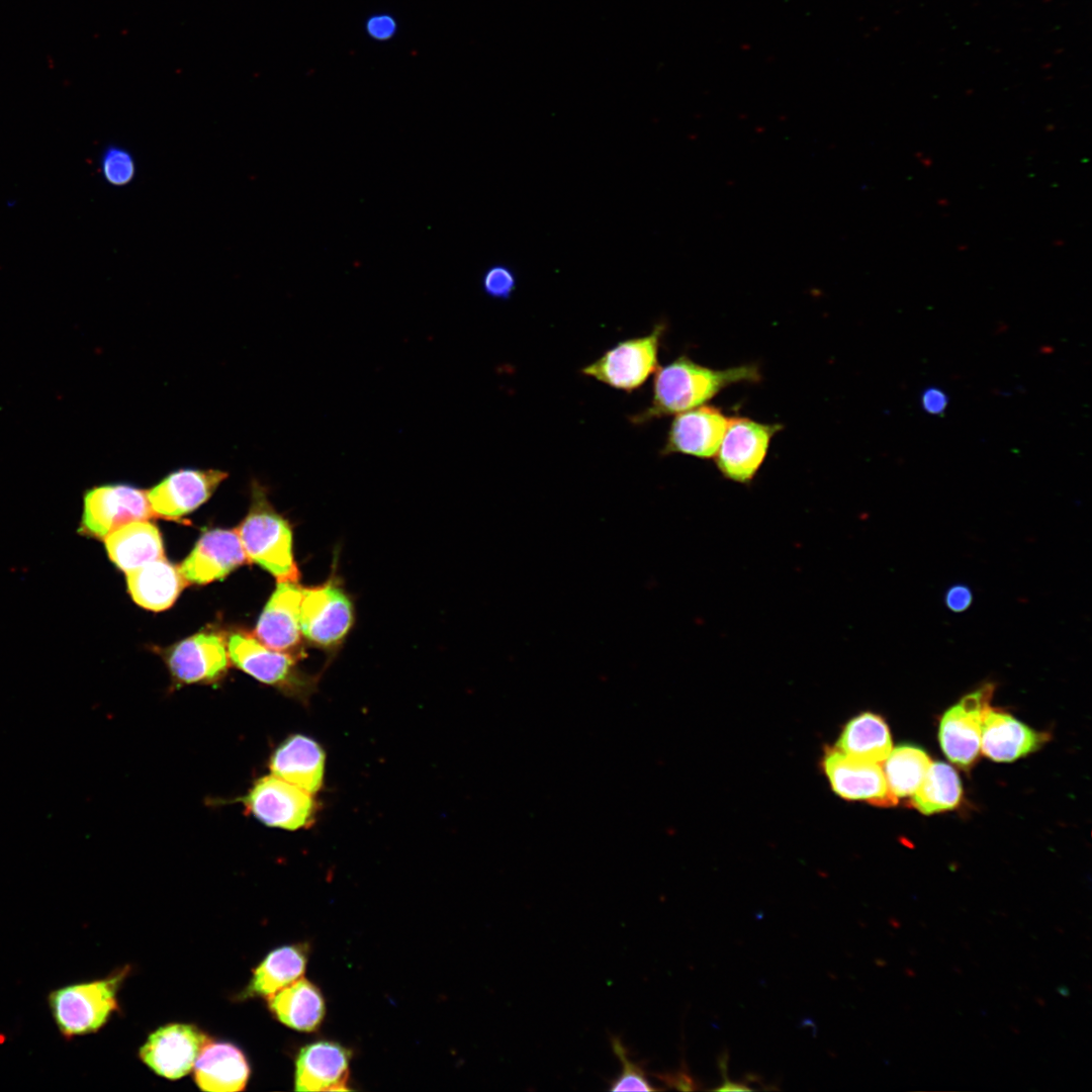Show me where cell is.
<instances>
[{
    "label": "cell",
    "mask_w": 1092,
    "mask_h": 1092,
    "mask_svg": "<svg viewBox=\"0 0 1092 1092\" xmlns=\"http://www.w3.org/2000/svg\"><path fill=\"white\" fill-rule=\"evenodd\" d=\"M365 29L372 39L384 41L394 36L397 31V22L389 14L378 13L367 19Z\"/></svg>",
    "instance_id": "obj_33"
},
{
    "label": "cell",
    "mask_w": 1092,
    "mask_h": 1092,
    "mask_svg": "<svg viewBox=\"0 0 1092 1092\" xmlns=\"http://www.w3.org/2000/svg\"><path fill=\"white\" fill-rule=\"evenodd\" d=\"M822 766L832 790L844 800L879 807H892L898 802L888 788L881 763L857 761L836 747H826Z\"/></svg>",
    "instance_id": "obj_13"
},
{
    "label": "cell",
    "mask_w": 1092,
    "mask_h": 1092,
    "mask_svg": "<svg viewBox=\"0 0 1092 1092\" xmlns=\"http://www.w3.org/2000/svg\"><path fill=\"white\" fill-rule=\"evenodd\" d=\"M962 784L958 772L947 763L930 764L919 788L912 795L914 808L924 815L951 810L962 799Z\"/></svg>",
    "instance_id": "obj_27"
},
{
    "label": "cell",
    "mask_w": 1092,
    "mask_h": 1092,
    "mask_svg": "<svg viewBox=\"0 0 1092 1092\" xmlns=\"http://www.w3.org/2000/svg\"><path fill=\"white\" fill-rule=\"evenodd\" d=\"M664 323L654 325L649 334L618 342L580 373L614 389L628 393L640 388L659 367L658 353Z\"/></svg>",
    "instance_id": "obj_6"
},
{
    "label": "cell",
    "mask_w": 1092,
    "mask_h": 1092,
    "mask_svg": "<svg viewBox=\"0 0 1092 1092\" xmlns=\"http://www.w3.org/2000/svg\"><path fill=\"white\" fill-rule=\"evenodd\" d=\"M226 477L216 469L173 471L147 491L151 509L157 518H181L205 503Z\"/></svg>",
    "instance_id": "obj_14"
},
{
    "label": "cell",
    "mask_w": 1092,
    "mask_h": 1092,
    "mask_svg": "<svg viewBox=\"0 0 1092 1092\" xmlns=\"http://www.w3.org/2000/svg\"><path fill=\"white\" fill-rule=\"evenodd\" d=\"M127 973L125 967L106 978L64 985L48 994L52 1018L63 1038L94 1033L105 1025L118 1009L116 995Z\"/></svg>",
    "instance_id": "obj_3"
},
{
    "label": "cell",
    "mask_w": 1092,
    "mask_h": 1092,
    "mask_svg": "<svg viewBox=\"0 0 1092 1092\" xmlns=\"http://www.w3.org/2000/svg\"><path fill=\"white\" fill-rule=\"evenodd\" d=\"M321 584L302 587L299 624L302 637L314 648L337 652L355 624V605L335 564Z\"/></svg>",
    "instance_id": "obj_4"
},
{
    "label": "cell",
    "mask_w": 1092,
    "mask_h": 1092,
    "mask_svg": "<svg viewBox=\"0 0 1092 1092\" xmlns=\"http://www.w3.org/2000/svg\"><path fill=\"white\" fill-rule=\"evenodd\" d=\"M948 404L946 393L937 386H929L921 393L922 410L929 415H940L945 412Z\"/></svg>",
    "instance_id": "obj_35"
},
{
    "label": "cell",
    "mask_w": 1092,
    "mask_h": 1092,
    "mask_svg": "<svg viewBox=\"0 0 1092 1092\" xmlns=\"http://www.w3.org/2000/svg\"><path fill=\"white\" fill-rule=\"evenodd\" d=\"M727 1061H728V1058H727L726 1054L722 1055L720 1057L719 1061H718L719 1062V1068L722 1071L724 1081H723L722 1085L717 1087L715 1090H719V1091L750 1090V1088L748 1086H746L745 1084H743V1083H736V1082H732V1081L729 1080V1078L727 1077V1074H726V1072H727Z\"/></svg>",
    "instance_id": "obj_36"
},
{
    "label": "cell",
    "mask_w": 1092,
    "mask_h": 1092,
    "mask_svg": "<svg viewBox=\"0 0 1092 1092\" xmlns=\"http://www.w3.org/2000/svg\"><path fill=\"white\" fill-rule=\"evenodd\" d=\"M268 1007L283 1024L300 1031H313L323 1021L325 1000L321 991L300 978L267 997Z\"/></svg>",
    "instance_id": "obj_24"
},
{
    "label": "cell",
    "mask_w": 1092,
    "mask_h": 1092,
    "mask_svg": "<svg viewBox=\"0 0 1092 1092\" xmlns=\"http://www.w3.org/2000/svg\"><path fill=\"white\" fill-rule=\"evenodd\" d=\"M104 542L111 561L125 573L165 557L160 532L148 520L119 526L104 538Z\"/></svg>",
    "instance_id": "obj_23"
},
{
    "label": "cell",
    "mask_w": 1092,
    "mask_h": 1092,
    "mask_svg": "<svg viewBox=\"0 0 1092 1092\" xmlns=\"http://www.w3.org/2000/svg\"><path fill=\"white\" fill-rule=\"evenodd\" d=\"M100 171L108 185L124 187L136 176V163L132 154L119 145H109L100 156Z\"/></svg>",
    "instance_id": "obj_30"
},
{
    "label": "cell",
    "mask_w": 1092,
    "mask_h": 1092,
    "mask_svg": "<svg viewBox=\"0 0 1092 1092\" xmlns=\"http://www.w3.org/2000/svg\"><path fill=\"white\" fill-rule=\"evenodd\" d=\"M972 603L973 593L965 583H954L945 592L944 604L953 613L965 612Z\"/></svg>",
    "instance_id": "obj_34"
},
{
    "label": "cell",
    "mask_w": 1092,
    "mask_h": 1092,
    "mask_svg": "<svg viewBox=\"0 0 1092 1092\" xmlns=\"http://www.w3.org/2000/svg\"><path fill=\"white\" fill-rule=\"evenodd\" d=\"M126 580L133 601L152 611H162L171 607L188 583L179 568L165 557L147 562L126 572Z\"/></svg>",
    "instance_id": "obj_22"
},
{
    "label": "cell",
    "mask_w": 1092,
    "mask_h": 1092,
    "mask_svg": "<svg viewBox=\"0 0 1092 1092\" xmlns=\"http://www.w3.org/2000/svg\"><path fill=\"white\" fill-rule=\"evenodd\" d=\"M236 532L250 562L269 571L277 582L299 580L291 526L271 506L260 483L252 484L249 514Z\"/></svg>",
    "instance_id": "obj_2"
},
{
    "label": "cell",
    "mask_w": 1092,
    "mask_h": 1092,
    "mask_svg": "<svg viewBox=\"0 0 1092 1092\" xmlns=\"http://www.w3.org/2000/svg\"><path fill=\"white\" fill-rule=\"evenodd\" d=\"M249 562L236 530L215 529L197 541L178 568L188 583L204 584Z\"/></svg>",
    "instance_id": "obj_17"
},
{
    "label": "cell",
    "mask_w": 1092,
    "mask_h": 1092,
    "mask_svg": "<svg viewBox=\"0 0 1092 1092\" xmlns=\"http://www.w3.org/2000/svg\"><path fill=\"white\" fill-rule=\"evenodd\" d=\"M237 802L264 825L286 830L309 826L317 811L312 794L273 775L258 779Z\"/></svg>",
    "instance_id": "obj_7"
},
{
    "label": "cell",
    "mask_w": 1092,
    "mask_h": 1092,
    "mask_svg": "<svg viewBox=\"0 0 1092 1092\" xmlns=\"http://www.w3.org/2000/svg\"><path fill=\"white\" fill-rule=\"evenodd\" d=\"M614 1055L622 1065L621 1073L611 1082V1091H656L648 1079L645 1063L635 1062L619 1035H610Z\"/></svg>",
    "instance_id": "obj_29"
},
{
    "label": "cell",
    "mask_w": 1092,
    "mask_h": 1092,
    "mask_svg": "<svg viewBox=\"0 0 1092 1092\" xmlns=\"http://www.w3.org/2000/svg\"><path fill=\"white\" fill-rule=\"evenodd\" d=\"M157 518L146 490L129 484H104L84 495L80 531L90 537L104 538L119 526Z\"/></svg>",
    "instance_id": "obj_9"
},
{
    "label": "cell",
    "mask_w": 1092,
    "mask_h": 1092,
    "mask_svg": "<svg viewBox=\"0 0 1092 1092\" xmlns=\"http://www.w3.org/2000/svg\"><path fill=\"white\" fill-rule=\"evenodd\" d=\"M228 651L236 666L285 696L306 702L316 688L317 677L300 670L298 658L267 647L254 635L233 633L228 639Z\"/></svg>",
    "instance_id": "obj_5"
},
{
    "label": "cell",
    "mask_w": 1092,
    "mask_h": 1092,
    "mask_svg": "<svg viewBox=\"0 0 1092 1092\" xmlns=\"http://www.w3.org/2000/svg\"><path fill=\"white\" fill-rule=\"evenodd\" d=\"M780 424L732 417L714 456L718 470L730 480L749 483L762 465Z\"/></svg>",
    "instance_id": "obj_8"
},
{
    "label": "cell",
    "mask_w": 1092,
    "mask_h": 1092,
    "mask_svg": "<svg viewBox=\"0 0 1092 1092\" xmlns=\"http://www.w3.org/2000/svg\"><path fill=\"white\" fill-rule=\"evenodd\" d=\"M209 1037L192 1024L171 1023L150 1034L140 1050L143 1062L158 1075L179 1079L187 1075Z\"/></svg>",
    "instance_id": "obj_11"
},
{
    "label": "cell",
    "mask_w": 1092,
    "mask_h": 1092,
    "mask_svg": "<svg viewBox=\"0 0 1092 1092\" xmlns=\"http://www.w3.org/2000/svg\"><path fill=\"white\" fill-rule=\"evenodd\" d=\"M884 774L892 795L912 796L924 780L931 764L928 754L920 747L902 744L891 750L885 759Z\"/></svg>",
    "instance_id": "obj_28"
},
{
    "label": "cell",
    "mask_w": 1092,
    "mask_h": 1092,
    "mask_svg": "<svg viewBox=\"0 0 1092 1092\" xmlns=\"http://www.w3.org/2000/svg\"><path fill=\"white\" fill-rule=\"evenodd\" d=\"M350 1052L340 1043L316 1041L302 1048L295 1063L296 1091H346Z\"/></svg>",
    "instance_id": "obj_18"
},
{
    "label": "cell",
    "mask_w": 1092,
    "mask_h": 1092,
    "mask_svg": "<svg viewBox=\"0 0 1092 1092\" xmlns=\"http://www.w3.org/2000/svg\"><path fill=\"white\" fill-rule=\"evenodd\" d=\"M325 762V751L315 740L295 734L276 747L269 768L273 776L314 795L323 787Z\"/></svg>",
    "instance_id": "obj_19"
},
{
    "label": "cell",
    "mask_w": 1092,
    "mask_h": 1092,
    "mask_svg": "<svg viewBox=\"0 0 1092 1092\" xmlns=\"http://www.w3.org/2000/svg\"><path fill=\"white\" fill-rule=\"evenodd\" d=\"M306 967V951L302 945H286L271 951L254 971L242 998L268 997L300 979Z\"/></svg>",
    "instance_id": "obj_26"
},
{
    "label": "cell",
    "mask_w": 1092,
    "mask_h": 1092,
    "mask_svg": "<svg viewBox=\"0 0 1092 1092\" xmlns=\"http://www.w3.org/2000/svg\"><path fill=\"white\" fill-rule=\"evenodd\" d=\"M249 1076L250 1067L244 1054L229 1042L209 1041L194 1064V1080L203 1091H242Z\"/></svg>",
    "instance_id": "obj_21"
},
{
    "label": "cell",
    "mask_w": 1092,
    "mask_h": 1092,
    "mask_svg": "<svg viewBox=\"0 0 1092 1092\" xmlns=\"http://www.w3.org/2000/svg\"><path fill=\"white\" fill-rule=\"evenodd\" d=\"M759 380V369L754 364L713 369L682 355L658 367L649 405L632 415L629 421L639 426L656 419L675 416L703 405L730 385Z\"/></svg>",
    "instance_id": "obj_1"
},
{
    "label": "cell",
    "mask_w": 1092,
    "mask_h": 1092,
    "mask_svg": "<svg viewBox=\"0 0 1092 1092\" xmlns=\"http://www.w3.org/2000/svg\"><path fill=\"white\" fill-rule=\"evenodd\" d=\"M835 747L851 759L881 763L892 750V739L881 716L863 712L846 723Z\"/></svg>",
    "instance_id": "obj_25"
},
{
    "label": "cell",
    "mask_w": 1092,
    "mask_h": 1092,
    "mask_svg": "<svg viewBox=\"0 0 1092 1092\" xmlns=\"http://www.w3.org/2000/svg\"><path fill=\"white\" fill-rule=\"evenodd\" d=\"M1049 735L1038 732L1011 715L989 708L981 733L983 753L995 761L1008 762L1037 750Z\"/></svg>",
    "instance_id": "obj_20"
},
{
    "label": "cell",
    "mask_w": 1092,
    "mask_h": 1092,
    "mask_svg": "<svg viewBox=\"0 0 1092 1092\" xmlns=\"http://www.w3.org/2000/svg\"><path fill=\"white\" fill-rule=\"evenodd\" d=\"M652 1076L662 1082L668 1088L693 1091L700 1089L699 1083L692 1076L686 1061L682 1059L680 1068L675 1072L653 1073Z\"/></svg>",
    "instance_id": "obj_32"
},
{
    "label": "cell",
    "mask_w": 1092,
    "mask_h": 1092,
    "mask_svg": "<svg viewBox=\"0 0 1092 1092\" xmlns=\"http://www.w3.org/2000/svg\"><path fill=\"white\" fill-rule=\"evenodd\" d=\"M165 660L175 680L183 684H211L219 680L230 666L228 641L212 631L200 632L169 648Z\"/></svg>",
    "instance_id": "obj_12"
},
{
    "label": "cell",
    "mask_w": 1092,
    "mask_h": 1092,
    "mask_svg": "<svg viewBox=\"0 0 1092 1092\" xmlns=\"http://www.w3.org/2000/svg\"><path fill=\"white\" fill-rule=\"evenodd\" d=\"M301 598L298 581H279L254 631L267 647L298 659L305 656L299 624Z\"/></svg>",
    "instance_id": "obj_15"
},
{
    "label": "cell",
    "mask_w": 1092,
    "mask_h": 1092,
    "mask_svg": "<svg viewBox=\"0 0 1092 1092\" xmlns=\"http://www.w3.org/2000/svg\"><path fill=\"white\" fill-rule=\"evenodd\" d=\"M480 287L483 293L492 299L510 300L518 287V275L516 270L502 262L487 266L480 277Z\"/></svg>",
    "instance_id": "obj_31"
},
{
    "label": "cell",
    "mask_w": 1092,
    "mask_h": 1092,
    "mask_svg": "<svg viewBox=\"0 0 1092 1092\" xmlns=\"http://www.w3.org/2000/svg\"><path fill=\"white\" fill-rule=\"evenodd\" d=\"M729 418L715 406L700 405L674 416L660 455L684 454L702 459L715 456Z\"/></svg>",
    "instance_id": "obj_16"
},
{
    "label": "cell",
    "mask_w": 1092,
    "mask_h": 1092,
    "mask_svg": "<svg viewBox=\"0 0 1092 1092\" xmlns=\"http://www.w3.org/2000/svg\"><path fill=\"white\" fill-rule=\"evenodd\" d=\"M994 690L992 682L982 685L950 707L940 720V746L946 757L961 767H970L979 755L983 719Z\"/></svg>",
    "instance_id": "obj_10"
}]
</instances>
